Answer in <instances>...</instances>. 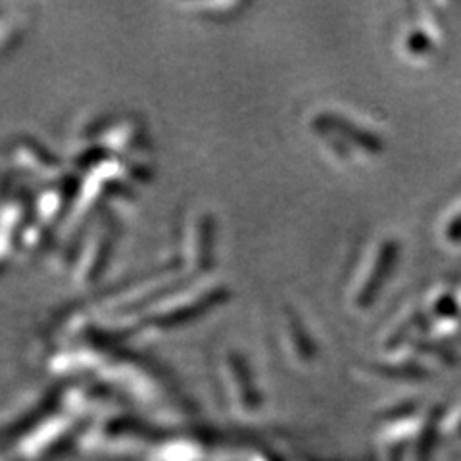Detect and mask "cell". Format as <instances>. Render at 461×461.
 <instances>
[{
    "mask_svg": "<svg viewBox=\"0 0 461 461\" xmlns=\"http://www.w3.org/2000/svg\"><path fill=\"white\" fill-rule=\"evenodd\" d=\"M227 294V285L223 281L200 276L183 283L160 302H156L152 308L140 315V321L150 329L179 325L218 306Z\"/></svg>",
    "mask_w": 461,
    "mask_h": 461,
    "instance_id": "2",
    "label": "cell"
},
{
    "mask_svg": "<svg viewBox=\"0 0 461 461\" xmlns=\"http://www.w3.org/2000/svg\"><path fill=\"white\" fill-rule=\"evenodd\" d=\"M221 377L229 388L230 396H233L240 406H250V402L254 400L252 393V381H250V373L244 359L237 352H227L221 357Z\"/></svg>",
    "mask_w": 461,
    "mask_h": 461,
    "instance_id": "9",
    "label": "cell"
},
{
    "mask_svg": "<svg viewBox=\"0 0 461 461\" xmlns=\"http://www.w3.org/2000/svg\"><path fill=\"white\" fill-rule=\"evenodd\" d=\"M310 129L313 137L321 142L327 156L340 166L381 150V140L367 123L342 108L317 110L310 118Z\"/></svg>",
    "mask_w": 461,
    "mask_h": 461,
    "instance_id": "1",
    "label": "cell"
},
{
    "mask_svg": "<svg viewBox=\"0 0 461 461\" xmlns=\"http://www.w3.org/2000/svg\"><path fill=\"white\" fill-rule=\"evenodd\" d=\"M113 240H115L113 213L112 212L100 213L95 225L86 230L83 239L79 240L76 264H74V277L79 285H91L100 277V273H103L106 267Z\"/></svg>",
    "mask_w": 461,
    "mask_h": 461,
    "instance_id": "4",
    "label": "cell"
},
{
    "mask_svg": "<svg viewBox=\"0 0 461 461\" xmlns=\"http://www.w3.org/2000/svg\"><path fill=\"white\" fill-rule=\"evenodd\" d=\"M213 249V218L210 212L198 210L189 215L183 225L179 264L189 277L206 276L212 264Z\"/></svg>",
    "mask_w": 461,
    "mask_h": 461,
    "instance_id": "5",
    "label": "cell"
},
{
    "mask_svg": "<svg viewBox=\"0 0 461 461\" xmlns=\"http://www.w3.org/2000/svg\"><path fill=\"white\" fill-rule=\"evenodd\" d=\"M396 254V242L388 237L373 240L366 252L359 258V262L352 273L348 283V304L354 310H366L373 298L377 296L386 273L393 266Z\"/></svg>",
    "mask_w": 461,
    "mask_h": 461,
    "instance_id": "3",
    "label": "cell"
},
{
    "mask_svg": "<svg viewBox=\"0 0 461 461\" xmlns=\"http://www.w3.org/2000/svg\"><path fill=\"white\" fill-rule=\"evenodd\" d=\"M29 215H33V206H29L23 198H8L3 208V258L5 262L10 258L12 250L20 249L22 237L29 227Z\"/></svg>",
    "mask_w": 461,
    "mask_h": 461,
    "instance_id": "8",
    "label": "cell"
},
{
    "mask_svg": "<svg viewBox=\"0 0 461 461\" xmlns=\"http://www.w3.org/2000/svg\"><path fill=\"white\" fill-rule=\"evenodd\" d=\"M104 352H100L93 346H86V348H76V350H68L60 352L58 356L52 357L50 367L56 373H79V371H91V369H103L104 364L108 362V357L103 356Z\"/></svg>",
    "mask_w": 461,
    "mask_h": 461,
    "instance_id": "10",
    "label": "cell"
},
{
    "mask_svg": "<svg viewBox=\"0 0 461 461\" xmlns=\"http://www.w3.org/2000/svg\"><path fill=\"white\" fill-rule=\"evenodd\" d=\"M12 167L16 171H25L29 176L47 179L56 183L66 177L60 158L50 154L33 137H14L8 149Z\"/></svg>",
    "mask_w": 461,
    "mask_h": 461,
    "instance_id": "6",
    "label": "cell"
},
{
    "mask_svg": "<svg viewBox=\"0 0 461 461\" xmlns=\"http://www.w3.org/2000/svg\"><path fill=\"white\" fill-rule=\"evenodd\" d=\"M281 344L286 356L296 366L310 364L315 356V346L308 333L306 325L302 323L300 317L291 308H283L281 312Z\"/></svg>",
    "mask_w": 461,
    "mask_h": 461,
    "instance_id": "7",
    "label": "cell"
}]
</instances>
